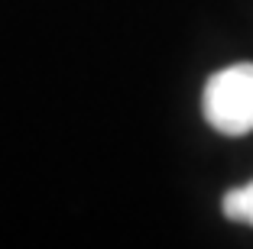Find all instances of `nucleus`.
Segmentation results:
<instances>
[{"instance_id":"nucleus-1","label":"nucleus","mask_w":253,"mask_h":249,"mask_svg":"<svg viewBox=\"0 0 253 249\" xmlns=\"http://www.w3.org/2000/svg\"><path fill=\"white\" fill-rule=\"evenodd\" d=\"M205 120L221 136H244L253 130V65L240 62L211 74L201 94Z\"/></svg>"},{"instance_id":"nucleus-2","label":"nucleus","mask_w":253,"mask_h":249,"mask_svg":"<svg viewBox=\"0 0 253 249\" xmlns=\"http://www.w3.org/2000/svg\"><path fill=\"white\" fill-rule=\"evenodd\" d=\"M221 207H224V217L227 220H237V223H250L253 227V181L244 184V188L227 191Z\"/></svg>"}]
</instances>
